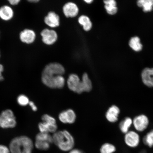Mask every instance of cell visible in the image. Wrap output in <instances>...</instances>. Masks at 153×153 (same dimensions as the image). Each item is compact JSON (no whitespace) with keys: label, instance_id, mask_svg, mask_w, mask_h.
Instances as JSON below:
<instances>
[{"label":"cell","instance_id":"1","mask_svg":"<svg viewBox=\"0 0 153 153\" xmlns=\"http://www.w3.org/2000/svg\"><path fill=\"white\" fill-rule=\"evenodd\" d=\"M53 143L61 151L69 152L74 149V139L71 134L66 130L56 131L52 135Z\"/></svg>","mask_w":153,"mask_h":153},{"label":"cell","instance_id":"2","mask_svg":"<svg viewBox=\"0 0 153 153\" xmlns=\"http://www.w3.org/2000/svg\"><path fill=\"white\" fill-rule=\"evenodd\" d=\"M33 141L29 137L22 136L15 137L9 145L10 153H32Z\"/></svg>","mask_w":153,"mask_h":153},{"label":"cell","instance_id":"3","mask_svg":"<svg viewBox=\"0 0 153 153\" xmlns=\"http://www.w3.org/2000/svg\"><path fill=\"white\" fill-rule=\"evenodd\" d=\"M16 125V118L11 110L3 111L0 115V127L3 129L14 128Z\"/></svg>","mask_w":153,"mask_h":153},{"label":"cell","instance_id":"4","mask_svg":"<svg viewBox=\"0 0 153 153\" xmlns=\"http://www.w3.org/2000/svg\"><path fill=\"white\" fill-rule=\"evenodd\" d=\"M124 141L127 147L131 148H136L140 144V136L137 131H129L124 134Z\"/></svg>","mask_w":153,"mask_h":153},{"label":"cell","instance_id":"5","mask_svg":"<svg viewBox=\"0 0 153 153\" xmlns=\"http://www.w3.org/2000/svg\"><path fill=\"white\" fill-rule=\"evenodd\" d=\"M149 122L148 117L145 114H141L134 118L133 125L136 131L137 132H143L148 128Z\"/></svg>","mask_w":153,"mask_h":153},{"label":"cell","instance_id":"6","mask_svg":"<svg viewBox=\"0 0 153 153\" xmlns=\"http://www.w3.org/2000/svg\"><path fill=\"white\" fill-rule=\"evenodd\" d=\"M41 35L43 42L47 45H53L57 39V34L53 30L45 29L41 32Z\"/></svg>","mask_w":153,"mask_h":153},{"label":"cell","instance_id":"7","mask_svg":"<svg viewBox=\"0 0 153 153\" xmlns=\"http://www.w3.org/2000/svg\"><path fill=\"white\" fill-rule=\"evenodd\" d=\"M143 83L147 87H153V68H145L141 73Z\"/></svg>","mask_w":153,"mask_h":153},{"label":"cell","instance_id":"8","mask_svg":"<svg viewBox=\"0 0 153 153\" xmlns=\"http://www.w3.org/2000/svg\"><path fill=\"white\" fill-rule=\"evenodd\" d=\"M19 37L22 42L30 44L33 43L35 41L36 34L33 30L30 29H25L21 32Z\"/></svg>","mask_w":153,"mask_h":153},{"label":"cell","instance_id":"9","mask_svg":"<svg viewBox=\"0 0 153 153\" xmlns=\"http://www.w3.org/2000/svg\"><path fill=\"white\" fill-rule=\"evenodd\" d=\"M120 113V108L115 105H113L108 109L105 116L109 122L114 123L118 121Z\"/></svg>","mask_w":153,"mask_h":153},{"label":"cell","instance_id":"10","mask_svg":"<svg viewBox=\"0 0 153 153\" xmlns=\"http://www.w3.org/2000/svg\"><path fill=\"white\" fill-rule=\"evenodd\" d=\"M63 12L67 17H75L78 14L79 9L75 4L70 2L66 4L63 7Z\"/></svg>","mask_w":153,"mask_h":153},{"label":"cell","instance_id":"11","mask_svg":"<svg viewBox=\"0 0 153 153\" xmlns=\"http://www.w3.org/2000/svg\"><path fill=\"white\" fill-rule=\"evenodd\" d=\"M81 82L79 76L77 74H72L68 76L67 85L71 91L76 93Z\"/></svg>","mask_w":153,"mask_h":153},{"label":"cell","instance_id":"12","mask_svg":"<svg viewBox=\"0 0 153 153\" xmlns=\"http://www.w3.org/2000/svg\"><path fill=\"white\" fill-rule=\"evenodd\" d=\"M44 21L48 26L51 27H56L60 24V19L58 15L54 12H49L45 17Z\"/></svg>","mask_w":153,"mask_h":153},{"label":"cell","instance_id":"13","mask_svg":"<svg viewBox=\"0 0 153 153\" xmlns=\"http://www.w3.org/2000/svg\"><path fill=\"white\" fill-rule=\"evenodd\" d=\"M14 12L10 7L4 5L0 7V18L5 21H9L14 16Z\"/></svg>","mask_w":153,"mask_h":153},{"label":"cell","instance_id":"14","mask_svg":"<svg viewBox=\"0 0 153 153\" xmlns=\"http://www.w3.org/2000/svg\"><path fill=\"white\" fill-rule=\"evenodd\" d=\"M40 132L54 133L57 131V124H50L45 122H40L38 124Z\"/></svg>","mask_w":153,"mask_h":153},{"label":"cell","instance_id":"15","mask_svg":"<svg viewBox=\"0 0 153 153\" xmlns=\"http://www.w3.org/2000/svg\"><path fill=\"white\" fill-rule=\"evenodd\" d=\"M133 125V120L129 117H126L120 122L119 129L122 133L125 134L130 131V128Z\"/></svg>","mask_w":153,"mask_h":153},{"label":"cell","instance_id":"16","mask_svg":"<svg viewBox=\"0 0 153 153\" xmlns=\"http://www.w3.org/2000/svg\"><path fill=\"white\" fill-rule=\"evenodd\" d=\"M105 7L109 14H115L117 12L116 2L115 0H104Z\"/></svg>","mask_w":153,"mask_h":153},{"label":"cell","instance_id":"17","mask_svg":"<svg viewBox=\"0 0 153 153\" xmlns=\"http://www.w3.org/2000/svg\"><path fill=\"white\" fill-rule=\"evenodd\" d=\"M137 4L144 12H150L153 9V0H137Z\"/></svg>","mask_w":153,"mask_h":153},{"label":"cell","instance_id":"18","mask_svg":"<svg viewBox=\"0 0 153 153\" xmlns=\"http://www.w3.org/2000/svg\"><path fill=\"white\" fill-rule=\"evenodd\" d=\"M129 45L133 51L139 52L143 48V45L140 42V38L137 37L131 38L129 42Z\"/></svg>","mask_w":153,"mask_h":153},{"label":"cell","instance_id":"19","mask_svg":"<svg viewBox=\"0 0 153 153\" xmlns=\"http://www.w3.org/2000/svg\"><path fill=\"white\" fill-rule=\"evenodd\" d=\"M82 86L83 88L84 91H90L92 88V85L91 82L89 78L88 74L85 73L83 74L81 81Z\"/></svg>","mask_w":153,"mask_h":153},{"label":"cell","instance_id":"20","mask_svg":"<svg viewBox=\"0 0 153 153\" xmlns=\"http://www.w3.org/2000/svg\"><path fill=\"white\" fill-rule=\"evenodd\" d=\"M78 20L79 23L83 26V29L85 31L91 30L92 25L88 17L85 15H82L78 19Z\"/></svg>","mask_w":153,"mask_h":153},{"label":"cell","instance_id":"21","mask_svg":"<svg viewBox=\"0 0 153 153\" xmlns=\"http://www.w3.org/2000/svg\"><path fill=\"white\" fill-rule=\"evenodd\" d=\"M116 147L111 143H106L101 147L100 153H114L116 151Z\"/></svg>","mask_w":153,"mask_h":153},{"label":"cell","instance_id":"22","mask_svg":"<svg viewBox=\"0 0 153 153\" xmlns=\"http://www.w3.org/2000/svg\"><path fill=\"white\" fill-rule=\"evenodd\" d=\"M144 144L150 148H153V129L147 133L143 139Z\"/></svg>","mask_w":153,"mask_h":153},{"label":"cell","instance_id":"23","mask_svg":"<svg viewBox=\"0 0 153 153\" xmlns=\"http://www.w3.org/2000/svg\"><path fill=\"white\" fill-rule=\"evenodd\" d=\"M36 140H42L48 141L51 144L53 143L52 136L48 133L40 132L36 137Z\"/></svg>","mask_w":153,"mask_h":153},{"label":"cell","instance_id":"24","mask_svg":"<svg viewBox=\"0 0 153 153\" xmlns=\"http://www.w3.org/2000/svg\"><path fill=\"white\" fill-rule=\"evenodd\" d=\"M51 143L48 141L42 140H36L35 146L38 150L47 151L50 148Z\"/></svg>","mask_w":153,"mask_h":153},{"label":"cell","instance_id":"25","mask_svg":"<svg viewBox=\"0 0 153 153\" xmlns=\"http://www.w3.org/2000/svg\"><path fill=\"white\" fill-rule=\"evenodd\" d=\"M66 124H73L75 122L76 115L73 110L69 109L66 110Z\"/></svg>","mask_w":153,"mask_h":153},{"label":"cell","instance_id":"26","mask_svg":"<svg viewBox=\"0 0 153 153\" xmlns=\"http://www.w3.org/2000/svg\"><path fill=\"white\" fill-rule=\"evenodd\" d=\"M53 84L54 88H62L65 85V79L64 76L62 75L56 76L55 78Z\"/></svg>","mask_w":153,"mask_h":153},{"label":"cell","instance_id":"27","mask_svg":"<svg viewBox=\"0 0 153 153\" xmlns=\"http://www.w3.org/2000/svg\"><path fill=\"white\" fill-rule=\"evenodd\" d=\"M17 101L18 104L22 106H26L30 102L28 97L24 95H19L17 98Z\"/></svg>","mask_w":153,"mask_h":153},{"label":"cell","instance_id":"28","mask_svg":"<svg viewBox=\"0 0 153 153\" xmlns=\"http://www.w3.org/2000/svg\"><path fill=\"white\" fill-rule=\"evenodd\" d=\"M42 120L43 122L50 124H56V120L53 117L48 114H45L42 116Z\"/></svg>","mask_w":153,"mask_h":153},{"label":"cell","instance_id":"29","mask_svg":"<svg viewBox=\"0 0 153 153\" xmlns=\"http://www.w3.org/2000/svg\"><path fill=\"white\" fill-rule=\"evenodd\" d=\"M0 153H10V150L5 145H0Z\"/></svg>","mask_w":153,"mask_h":153},{"label":"cell","instance_id":"30","mask_svg":"<svg viewBox=\"0 0 153 153\" xmlns=\"http://www.w3.org/2000/svg\"><path fill=\"white\" fill-rule=\"evenodd\" d=\"M11 5H15L18 4L21 0H7Z\"/></svg>","mask_w":153,"mask_h":153},{"label":"cell","instance_id":"31","mask_svg":"<svg viewBox=\"0 0 153 153\" xmlns=\"http://www.w3.org/2000/svg\"><path fill=\"white\" fill-rule=\"evenodd\" d=\"M28 104L31 107L32 110L34 111H36L37 110V106H36L34 103L33 102H32V101H30Z\"/></svg>","mask_w":153,"mask_h":153},{"label":"cell","instance_id":"32","mask_svg":"<svg viewBox=\"0 0 153 153\" xmlns=\"http://www.w3.org/2000/svg\"><path fill=\"white\" fill-rule=\"evenodd\" d=\"M68 153H83L82 151L77 149H73Z\"/></svg>","mask_w":153,"mask_h":153},{"label":"cell","instance_id":"33","mask_svg":"<svg viewBox=\"0 0 153 153\" xmlns=\"http://www.w3.org/2000/svg\"><path fill=\"white\" fill-rule=\"evenodd\" d=\"M4 68L2 65L0 64V81H3L4 79L3 76L2 75V73L3 71Z\"/></svg>","mask_w":153,"mask_h":153},{"label":"cell","instance_id":"34","mask_svg":"<svg viewBox=\"0 0 153 153\" xmlns=\"http://www.w3.org/2000/svg\"><path fill=\"white\" fill-rule=\"evenodd\" d=\"M27 1L30 3H35L38 2L39 0H27Z\"/></svg>","mask_w":153,"mask_h":153},{"label":"cell","instance_id":"35","mask_svg":"<svg viewBox=\"0 0 153 153\" xmlns=\"http://www.w3.org/2000/svg\"><path fill=\"white\" fill-rule=\"evenodd\" d=\"M84 1L87 3H91L92 2L93 0H84Z\"/></svg>","mask_w":153,"mask_h":153},{"label":"cell","instance_id":"36","mask_svg":"<svg viewBox=\"0 0 153 153\" xmlns=\"http://www.w3.org/2000/svg\"><path fill=\"white\" fill-rule=\"evenodd\" d=\"M0 56H1V53H0Z\"/></svg>","mask_w":153,"mask_h":153}]
</instances>
